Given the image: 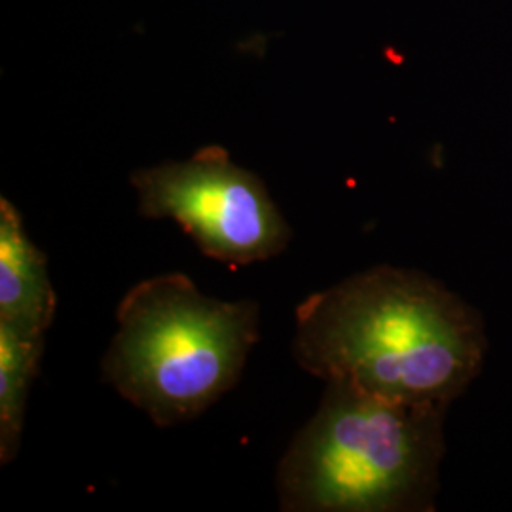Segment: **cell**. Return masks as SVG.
Segmentation results:
<instances>
[{
  "label": "cell",
  "instance_id": "5",
  "mask_svg": "<svg viewBox=\"0 0 512 512\" xmlns=\"http://www.w3.org/2000/svg\"><path fill=\"white\" fill-rule=\"evenodd\" d=\"M57 310L46 255L25 230L18 207L0 198V323L46 334Z\"/></svg>",
  "mask_w": 512,
  "mask_h": 512
},
{
  "label": "cell",
  "instance_id": "2",
  "mask_svg": "<svg viewBox=\"0 0 512 512\" xmlns=\"http://www.w3.org/2000/svg\"><path fill=\"white\" fill-rule=\"evenodd\" d=\"M448 406L325 384L319 408L279 461V509L433 511Z\"/></svg>",
  "mask_w": 512,
  "mask_h": 512
},
{
  "label": "cell",
  "instance_id": "6",
  "mask_svg": "<svg viewBox=\"0 0 512 512\" xmlns=\"http://www.w3.org/2000/svg\"><path fill=\"white\" fill-rule=\"evenodd\" d=\"M44 336L0 323V465L18 456L29 391L40 372Z\"/></svg>",
  "mask_w": 512,
  "mask_h": 512
},
{
  "label": "cell",
  "instance_id": "3",
  "mask_svg": "<svg viewBox=\"0 0 512 512\" xmlns=\"http://www.w3.org/2000/svg\"><path fill=\"white\" fill-rule=\"evenodd\" d=\"M116 323L103 380L158 427H173L238 385L260 336V308L207 296L188 275L171 272L133 285Z\"/></svg>",
  "mask_w": 512,
  "mask_h": 512
},
{
  "label": "cell",
  "instance_id": "1",
  "mask_svg": "<svg viewBox=\"0 0 512 512\" xmlns=\"http://www.w3.org/2000/svg\"><path fill=\"white\" fill-rule=\"evenodd\" d=\"M294 361L325 384L452 404L486 359L480 313L439 279L380 264L304 298Z\"/></svg>",
  "mask_w": 512,
  "mask_h": 512
},
{
  "label": "cell",
  "instance_id": "4",
  "mask_svg": "<svg viewBox=\"0 0 512 512\" xmlns=\"http://www.w3.org/2000/svg\"><path fill=\"white\" fill-rule=\"evenodd\" d=\"M129 181L145 219L177 222L203 255L222 264L266 262L293 238L266 184L219 145L184 162L137 169Z\"/></svg>",
  "mask_w": 512,
  "mask_h": 512
}]
</instances>
